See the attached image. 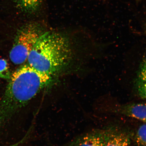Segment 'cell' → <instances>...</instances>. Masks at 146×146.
<instances>
[{
  "mask_svg": "<svg viewBox=\"0 0 146 146\" xmlns=\"http://www.w3.org/2000/svg\"><path fill=\"white\" fill-rule=\"evenodd\" d=\"M16 7L25 13H35L39 9L42 0H13Z\"/></svg>",
  "mask_w": 146,
  "mask_h": 146,
  "instance_id": "obj_8",
  "label": "cell"
},
{
  "mask_svg": "<svg viewBox=\"0 0 146 146\" xmlns=\"http://www.w3.org/2000/svg\"><path fill=\"white\" fill-rule=\"evenodd\" d=\"M103 132L95 131L80 137L70 146H103Z\"/></svg>",
  "mask_w": 146,
  "mask_h": 146,
  "instance_id": "obj_5",
  "label": "cell"
},
{
  "mask_svg": "<svg viewBox=\"0 0 146 146\" xmlns=\"http://www.w3.org/2000/svg\"><path fill=\"white\" fill-rule=\"evenodd\" d=\"M51 76L29 65L11 75L0 100V130L41 91L50 84Z\"/></svg>",
  "mask_w": 146,
  "mask_h": 146,
  "instance_id": "obj_1",
  "label": "cell"
},
{
  "mask_svg": "<svg viewBox=\"0 0 146 146\" xmlns=\"http://www.w3.org/2000/svg\"><path fill=\"white\" fill-rule=\"evenodd\" d=\"M25 138H24L22 140L17 142L16 143L12 144L11 145L7 146H20V145H21V143H22L23 142L25 141Z\"/></svg>",
  "mask_w": 146,
  "mask_h": 146,
  "instance_id": "obj_11",
  "label": "cell"
},
{
  "mask_svg": "<svg viewBox=\"0 0 146 146\" xmlns=\"http://www.w3.org/2000/svg\"><path fill=\"white\" fill-rule=\"evenodd\" d=\"M135 139L136 143L141 146H146V124L140 126L137 131Z\"/></svg>",
  "mask_w": 146,
  "mask_h": 146,
  "instance_id": "obj_9",
  "label": "cell"
},
{
  "mask_svg": "<svg viewBox=\"0 0 146 146\" xmlns=\"http://www.w3.org/2000/svg\"><path fill=\"white\" fill-rule=\"evenodd\" d=\"M38 24L30 23L18 31L10 53V59L15 64L25 62L38 38L43 33Z\"/></svg>",
  "mask_w": 146,
  "mask_h": 146,
  "instance_id": "obj_3",
  "label": "cell"
},
{
  "mask_svg": "<svg viewBox=\"0 0 146 146\" xmlns=\"http://www.w3.org/2000/svg\"><path fill=\"white\" fill-rule=\"evenodd\" d=\"M103 132V146H131L129 136L123 131L110 129Z\"/></svg>",
  "mask_w": 146,
  "mask_h": 146,
  "instance_id": "obj_4",
  "label": "cell"
},
{
  "mask_svg": "<svg viewBox=\"0 0 146 146\" xmlns=\"http://www.w3.org/2000/svg\"><path fill=\"white\" fill-rule=\"evenodd\" d=\"M72 50L68 40L56 33H44L29 54V65L52 76L70 61Z\"/></svg>",
  "mask_w": 146,
  "mask_h": 146,
  "instance_id": "obj_2",
  "label": "cell"
},
{
  "mask_svg": "<svg viewBox=\"0 0 146 146\" xmlns=\"http://www.w3.org/2000/svg\"><path fill=\"white\" fill-rule=\"evenodd\" d=\"M118 111L122 114L146 123V104H133L122 106Z\"/></svg>",
  "mask_w": 146,
  "mask_h": 146,
  "instance_id": "obj_6",
  "label": "cell"
},
{
  "mask_svg": "<svg viewBox=\"0 0 146 146\" xmlns=\"http://www.w3.org/2000/svg\"></svg>",
  "mask_w": 146,
  "mask_h": 146,
  "instance_id": "obj_12",
  "label": "cell"
},
{
  "mask_svg": "<svg viewBox=\"0 0 146 146\" xmlns=\"http://www.w3.org/2000/svg\"><path fill=\"white\" fill-rule=\"evenodd\" d=\"M11 75L8 62L5 59H0V78L9 80Z\"/></svg>",
  "mask_w": 146,
  "mask_h": 146,
  "instance_id": "obj_10",
  "label": "cell"
},
{
  "mask_svg": "<svg viewBox=\"0 0 146 146\" xmlns=\"http://www.w3.org/2000/svg\"><path fill=\"white\" fill-rule=\"evenodd\" d=\"M137 94L146 100V60H142L139 66L134 83Z\"/></svg>",
  "mask_w": 146,
  "mask_h": 146,
  "instance_id": "obj_7",
  "label": "cell"
}]
</instances>
